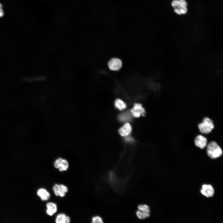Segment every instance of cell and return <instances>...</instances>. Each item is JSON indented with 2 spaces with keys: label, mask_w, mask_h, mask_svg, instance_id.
Returning a JSON list of instances; mask_svg holds the SVG:
<instances>
[{
  "label": "cell",
  "mask_w": 223,
  "mask_h": 223,
  "mask_svg": "<svg viewBox=\"0 0 223 223\" xmlns=\"http://www.w3.org/2000/svg\"><path fill=\"white\" fill-rule=\"evenodd\" d=\"M91 223H104V222L100 216H96L92 218Z\"/></svg>",
  "instance_id": "18"
},
{
  "label": "cell",
  "mask_w": 223,
  "mask_h": 223,
  "mask_svg": "<svg viewBox=\"0 0 223 223\" xmlns=\"http://www.w3.org/2000/svg\"><path fill=\"white\" fill-rule=\"evenodd\" d=\"M4 14V11L2 9V6L0 3V17H2Z\"/></svg>",
  "instance_id": "20"
},
{
  "label": "cell",
  "mask_w": 223,
  "mask_h": 223,
  "mask_svg": "<svg viewBox=\"0 0 223 223\" xmlns=\"http://www.w3.org/2000/svg\"><path fill=\"white\" fill-rule=\"evenodd\" d=\"M66 216L65 214L63 213L58 214L55 218V223H63Z\"/></svg>",
  "instance_id": "17"
},
{
  "label": "cell",
  "mask_w": 223,
  "mask_h": 223,
  "mask_svg": "<svg viewBox=\"0 0 223 223\" xmlns=\"http://www.w3.org/2000/svg\"><path fill=\"white\" fill-rule=\"evenodd\" d=\"M47 79V77L45 75L33 76L28 78V81L29 82H35L45 81Z\"/></svg>",
  "instance_id": "14"
},
{
  "label": "cell",
  "mask_w": 223,
  "mask_h": 223,
  "mask_svg": "<svg viewBox=\"0 0 223 223\" xmlns=\"http://www.w3.org/2000/svg\"><path fill=\"white\" fill-rule=\"evenodd\" d=\"M131 130L130 125L128 123H126L120 129L119 132L121 136H126L130 133Z\"/></svg>",
  "instance_id": "11"
},
{
  "label": "cell",
  "mask_w": 223,
  "mask_h": 223,
  "mask_svg": "<svg viewBox=\"0 0 223 223\" xmlns=\"http://www.w3.org/2000/svg\"><path fill=\"white\" fill-rule=\"evenodd\" d=\"M201 193L207 197L212 196L214 194V190L212 186L209 184H204L201 190Z\"/></svg>",
  "instance_id": "8"
},
{
  "label": "cell",
  "mask_w": 223,
  "mask_h": 223,
  "mask_svg": "<svg viewBox=\"0 0 223 223\" xmlns=\"http://www.w3.org/2000/svg\"><path fill=\"white\" fill-rule=\"evenodd\" d=\"M37 194L41 199L44 201L48 200L50 196V193L44 188L39 189L37 190Z\"/></svg>",
  "instance_id": "12"
},
{
  "label": "cell",
  "mask_w": 223,
  "mask_h": 223,
  "mask_svg": "<svg viewBox=\"0 0 223 223\" xmlns=\"http://www.w3.org/2000/svg\"><path fill=\"white\" fill-rule=\"evenodd\" d=\"M187 5L186 0H173L171 2L174 12L178 15L185 14L187 13Z\"/></svg>",
  "instance_id": "2"
},
{
  "label": "cell",
  "mask_w": 223,
  "mask_h": 223,
  "mask_svg": "<svg viewBox=\"0 0 223 223\" xmlns=\"http://www.w3.org/2000/svg\"><path fill=\"white\" fill-rule=\"evenodd\" d=\"M131 112L133 116L135 117H139L141 115L144 116L145 114L144 109L142 105L139 103L134 104L133 107L131 110Z\"/></svg>",
  "instance_id": "7"
},
{
  "label": "cell",
  "mask_w": 223,
  "mask_h": 223,
  "mask_svg": "<svg viewBox=\"0 0 223 223\" xmlns=\"http://www.w3.org/2000/svg\"><path fill=\"white\" fill-rule=\"evenodd\" d=\"M54 166L60 171H66L68 169L69 164L66 160L59 158L56 160L54 163Z\"/></svg>",
  "instance_id": "6"
},
{
  "label": "cell",
  "mask_w": 223,
  "mask_h": 223,
  "mask_svg": "<svg viewBox=\"0 0 223 223\" xmlns=\"http://www.w3.org/2000/svg\"><path fill=\"white\" fill-rule=\"evenodd\" d=\"M53 190L57 196L63 197L68 191L67 187L63 184H55L53 187Z\"/></svg>",
  "instance_id": "5"
},
{
  "label": "cell",
  "mask_w": 223,
  "mask_h": 223,
  "mask_svg": "<svg viewBox=\"0 0 223 223\" xmlns=\"http://www.w3.org/2000/svg\"><path fill=\"white\" fill-rule=\"evenodd\" d=\"M194 141L195 145L201 149L204 148L206 146L207 143V140L206 138L201 135H199L197 136Z\"/></svg>",
  "instance_id": "9"
},
{
  "label": "cell",
  "mask_w": 223,
  "mask_h": 223,
  "mask_svg": "<svg viewBox=\"0 0 223 223\" xmlns=\"http://www.w3.org/2000/svg\"><path fill=\"white\" fill-rule=\"evenodd\" d=\"M121 60L117 58H113L110 59L108 63L109 69L112 71L119 70L122 66Z\"/></svg>",
  "instance_id": "4"
},
{
  "label": "cell",
  "mask_w": 223,
  "mask_h": 223,
  "mask_svg": "<svg viewBox=\"0 0 223 223\" xmlns=\"http://www.w3.org/2000/svg\"><path fill=\"white\" fill-rule=\"evenodd\" d=\"M208 155L212 159H216L222 154V151L220 147L215 141H212L208 144L207 148Z\"/></svg>",
  "instance_id": "1"
},
{
  "label": "cell",
  "mask_w": 223,
  "mask_h": 223,
  "mask_svg": "<svg viewBox=\"0 0 223 223\" xmlns=\"http://www.w3.org/2000/svg\"><path fill=\"white\" fill-rule=\"evenodd\" d=\"M46 212L49 216H53L57 212V207L55 203L49 202L46 203Z\"/></svg>",
  "instance_id": "10"
},
{
  "label": "cell",
  "mask_w": 223,
  "mask_h": 223,
  "mask_svg": "<svg viewBox=\"0 0 223 223\" xmlns=\"http://www.w3.org/2000/svg\"><path fill=\"white\" fill-rule=\"evenodd\" d=\"M126 141L128 142H132L133 141V139L131 137H128L125 138Z\"/></svg>",
  "instance_id": "21"
},
{
  "label": "cell",
  "mask_w": 223,
  "mask_h": 223,
  "mask_svg": "<svg viewBox=\"0 0 223 223\" xmlns=\"http://www.w3.org/2000/svg\"><path fill=\"white\" fill-rule=\"evenodd\" d=\"M115 106L120 110H122L126 107V104L120 99H116L115 102Z\"/></svg>",
  "instance_id": "16"
},
{
  "label": "cell",
  "mask_w": 223,
  "mask_h": 223,
  "mask_svg": "<svg viewBox=\"0 0 223 223\" xmlns=\"http://www.w3.org/2000/svg\"><path fill=\"white\" fill-rule=\"evenodd\" d=\"M214 127L212 120L208 117L204 118L203 122L198 125L200 132L204 134H208L210 133L214 129Z\"/></svg>",
  "instance_id": "3"
},
{
  "label": "cell",
  "mask_w": 223,
  "mask_h": 223,
  "mask_svg": "<svg viewBox=\"0 0 223 223\" xmlns=\"http://www.w3.org/2000/svg\"><path fill=\"white\" fill-rule=\"evenodd\" d=\"M70 221L71 219L70 217L69 216H66L63 223H70Z\"/></svg>",
  "instance_id": "19"
},
{
  "label": "cell",
  "mask_w": 223,
  "mask_h": 223,
  "mask_svg": "<svg viewBox=\"0 0 223 223\" xmlns=\"http://www.w3.org/2000/svg\"><path fill=\"white\" fill-rule=\"evenodd\" d=\"M150 215V209L138 210L136 212L137 217L140 219H146Z\"/></svg>",
  "instance_id": "13"
},
{
  "label": "cell",
  "mask_w": 223,
  "mask_h": 223,
  "mask_svg": "<svg viewBox=\"0 0 223 223\" xmlns=\"http://www.w3.org/2000/svg\"><path fill=\"white\" fill-rule=\"evenodd\" d=\"M131 115L128 112H126L120 114L119 116V119L121 121H127L131 119Z\"/></svg>",
  "instance_id": "15"
}]
</instances>
